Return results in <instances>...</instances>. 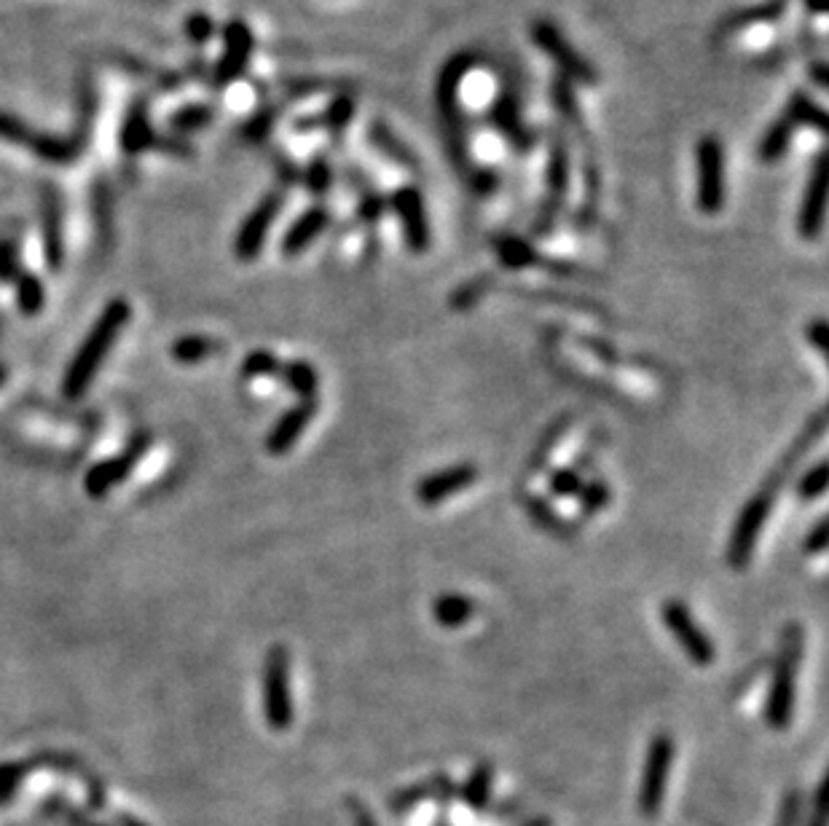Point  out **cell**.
<instances>
[{"label": "cell", "mask_w": 829, "mask_h": 826, "mask_svg": "<svg viewBox=\"0 0 829 826\" xmlns=\"http://www.w3.org/2000/svg\"><path fill=\"white\" fill-rule=\"evenodd\" d=\"M572 185V153L566 145L564 134L553 132L551 143H547V162H545V196H542V207L538 215V234H547L556 228V221L564 210L566 196H570Z\"/></svg>", "instance_id": "7"}, {"label": "cell", "mask_w": 829, "mask_h": 826, "mask_svg": "<svg viewBox=\"0 0 829 826\" xmlns=\"http://www.w3.org/2000/svg\"><path fill=\"white\" fill-rule=\"evenodd\" d=\"M387 207H390L395 217L400 221V232H403L406 247L411 249L413 255H424L432 245V228L422 191H419L417 185H400V188H395L390 198H387Z\"/></svg>", "instance_id": "11"}, {"label": "cell", "mask_w": 829, "mask_h": 826, "mask_svg": "<svg viewBox=\"0 0 829 826\" xmlns=\"http://www.w3.org/2000/svg\"><path fill=\"white\" fill-rule=\"evenodd\" d=\"M475 614V604L473 599L462 593H443L432 601V620L440 625V629H462L473 620Z\"/></svg>", "instance_id": "25"}, {"label": "cell", "mask_w": 829, "mask_h": 826, "mask_svg": "<svg viewBox=\"0 0 829 826\" xmlns=\"http://www.w3.org/2000/svg\"><path fill=\"white\" fill-rule=\"evenodd\" d=\"M215 349H218V344L209 341V338L186 336V338H181V341H175V347H172V357H175L177 363L194 365V363H202L204 357L213 355Z\"/></svg>", "instance_id": "36"}, {"label": "cell", "mask_w": 829, "mask_h": 826, "mask_svg": "<svg viewBox=\"0 0 829 826\" xmlns=\"http://www.w3.org/2000/svg\"><path fill=\"white\" fill-rule=\"evenodd\" d=\"M0 140L35 153L41 162H49V164L75 162V156L81 153V145H84L75 137H51V134L38 132L30 124H24L22 119L11 116V113H3V111H0Z\"/></svg>", "instance_id": "9"}, {"label": "cell", "mask_w": 829, "mask_h": 826, "mask_svg": "<svg viewBox=\"0 0 829 826\" xmlns=\"http://www.w3.org/2000/svg\"><path fill=\"white\" fill-rule=\"evenodd\" d=\"M802 3H806V11H811L816 17L827 14V0H802Z\"/></svg>", "instance_id": "52"}, {"label": "cell", "mask_w": 829, "mask_h": 826, "mask_svg": "<svg viewBox=\"0 0 829 826\" xmlns=\"http://www.w3.org/2000/svg\"><path fill=\"white\" fill-rule=\"evenodd\" d=\"M784 111L789 113L797 121V126H806V130H813L819 134L827 132V111L825 105H821L819 100L813 98V94L802 92V89H795L792 98H789L787 108Z\"/></svg>", "instance_id": "27"}, {"label": "cell", "mask_w": 829, "mask_h": 826, "mask_svg": "<svg viewBox=\"0 0 829 826\" xmlns=\"http://www.w3.org/2000/svg\"><path fill=\"white\" fill-rule=\"evenodd\" d=\"M3 379H6V374H3V368H0V384H3Z\"/></svg>", "instance_id": "54"}, {"label": "cell", "mask_w": 829, "mask_h": 826, "mask_svg": "<svg viewBox=\"0 0 829 826\" xmlns=\"http://www.w3.org/2000/svg\"><path fill=\"white\" fill-rule=\"evenodd\" d=\"M285 194L283 191H269L258 204L250 210V215L242 221L237 236H234V255L239 261H255L266 245L274 221L283 213Z\"/></svg>", "instance_id": "15"}, {"label": "cell", "mask_w": 829, "mask_h": 826, "mask_svg": "<svg viewBox=\"0 0 829 826\" xmlns=\"http://www.w3.org/2000/svg\"><path fill=\"white\" fill-rule=\"evenodd\" d=\"M695 207L700 215H719L728 202V162L717 134H704L695 143Z\"/></svg>", "instance_id": "5"}, {"label": "cell", "mask_w": 829, "mask_h": 826, "mask_svg": "<svg viewBox=\"0 0 829 826\" xmlns=\"http://www.w3.org/2000/svg\"><path fill=\"white\" fill-rule=\"evenodd\" d=\"M357 213H360L366 223H379L381 215L387 213V198L376 194V191H366V194L360 196V202H357Z\"/></svg>", "instance_id": "43"}, {"label": "cell", "mask_w": 829, "mask_h": 826, "mask_svg": "<svg viewBox=\"0 0 829 826\" xmlns=\"http://www.w3.org/2000/svg\"><path fill=\"white\" fill-rule=\"evenodd\" d=\"M827 537H829V521H827V516H821L819 521L813 523V529L806 534V540H802V553H808V555L825 553Z\"/></svg>", "instance_id": "44"}, {"label": "cell", "mask_w": 829, "mask_h": 826, "mask_svg": "<svg viewBox=\"0 0 829 826\" xmlns=\"http://www.w3.org/2000/svg\"><path fill=\"white\" fill-rule=\"evenodd\" d=\"M213 33H215V24L207 14H191L186 19V35L194 43H207L209 38H213Z\"/></svg>", "instance_id": "46"}, {"label": "cell", "mask_w": 829, "mask_h": 826, "mask_svg": "<svg viewBox=\"0 0 829 826\" xmlns=\"http://www.w3.org/2000/svg\"><path fill=\"white\" fill-rule=\"evenodd\" d=\"M808 341L813 344V349L819 351V355H827V323L825 319H813L811 325H808Z\"/></svg>", "instance_id": "49"}, {"label": "cell", "mask_w": 829, "mask_h": 826, "mask_svg": "<svg viewBox=\"0 0 829 826\" xmlns=\"http://www.w3.org/2000/svg\"><path fill=\"white\" fill-rule=\"evenodd\" d=\"M661 618H663V623H666L668 633L674 636V642H677L682 650H685V655L690 657V663L704 665V669L714 663V657H717L714 642L706 636L704 629L695 623L693 612L687 610L685 601H679V599L666 601V604L661 606Z\"/></svg>", "instance_id": "14"}, {"label": "cell", "mask_w": 829, "mask_h": 826, "mask_svg": "<svg viewBox=\"0 0 829 826\" xmlns=\"http://www.w3.org/2000/svg\"><path fill=\"white\" fill-rule=\"evenodd\" d=\"M255 49V38L250 24L234 19L223 30V54L215 65V86L223 89L228 83L239 81L245 75L247 65H250V57Z\"/></svg>", "instance_id": "16"}, {"label": "cell", "mask_w": 829, "mask_h": 826, "mask_svg": "<svg viewBox=\"0 0 829 826\" xmlns=\"http://www.w3.org/2000/svg\"><path fill=\"white\" fill-rule=\"evenodd\" d=\"M330 223V210L325 204H315V207L304 210L296 221L290 223V228L283 236V255L285 258H298L306 253L315 239H320Z\"/></svg>", "instance_id": "21"}, {"label": "cell", "mask_w": 829, "mask_h": 826, "mask_svg": "<svg viewBox=\"0 0 829 826\" xmlns=\"http://www.w3.org/2000/svg\"><path fill=\"white\" fill-rule=\"evenodd\" d=\"M487 121L515 153H532L538 145V134L526 124L524 108H521L519 94L513 89L505 86L497 92L487 111Z\"/></svg>", "instance_id": "12"}, {"label": "cell", "mask_w": 829, "mask_h": 826, "mask_svg": "<svg viewBox=\"0 0 829 826\" xmlns=\"http://www.w3.org/2000/svg\"><path fill=\"white\" fill-rule=\"evenodd\" d=\"M806 826H827V778L821 781L819 789H816L813 799V813L808 816Z\"/></svg>", "instance_id": "47"}, {"label": "cell", "mask_w": 829, "mask_h": 826, "mask_svg": "<svg viewBox=\"0 0 829 826\" xmlns=\"http://www.w3.org/2000/svg\"><path fill=\"white\" fill-rule=\"evenodd\" d=\"M781 11H784V0H770V3L755 6V9H749V11H738L736 17L728 19L725 28H728L730 33H736V30H741L751 22H776V19L781 17Z\"/></svg>", "instance_id": "37"}, {"label": "cell", "mask_w": 829, "mask_h": 826, "mask_svg": "<svg viewBox=\"0 0 829 826\" xmlns=\"http://www.w3.org/2000/svg\"><path fill=\"white\" fill-rule=\"evenodd\" d=\"M355 113H357V100L352 98V94H336V98L325 105V111L320 113V116H317L315 126H323V130H328L330 134L339 137V134L347 132V126L355 121Z\"/></svg>", "instance_id": "30"}, {"label": "cell", "mask_w": 829, "mask_h": 826, "mask_svg": "<svg viewBox=\"0 0 829 826\" xmlns=\"http://www.w3.org/2000/svg\"><path fill=\"white\" fill-rule=\"evenodd\" d=\"M279 379L285 381V387H288L290 392L301 397V400H315L317 389H320V376H317V370L306 360L283 363Z\"/></svg>", "instance_id": "29"}, {"label": "cell", "mask_w": 829, "mask_h": 826, "mask_svg": "<svg viewBox=\"0 0 829 826\" xmlns=\"http://www.w3.org/2000/svg\"><path fill=\"white\" fill-rule=\"evenodd\" d=\"M317 408H320L317 397L315 400H298L296 406L288 408V411L279 416L277 425L272 427L269 438H266V451L274 453V457H285L298 443V438L309 427V421L315 419Z\"/></svg>", "instance_id": "20"}, {"label": "cell", "mask_w": 829, "mask_h": 826, "mask_svg": "<svg viewBox=\"0 0 829 826\" xmlns=\"http://www.w3.org/2000/svg\"><path fill=\"white\" fill-rule=\"evenodd\" d=\"M577 499L583 516H596L610 504V486L602 483V480H591V483H583Z\"/></svg>", "instance_id": "38"}, {"label": "cell", "mask_w": 829, "mask_h": 826, "mask_svg": "<svg viewBox=\"0 0 829 826\" xmlns=\"http://www.w3.org/2000/svg\"><path fill=\"white\" fill-rule=\"evenodd\" d=\"M209 121H213V111L204 105H191V108H183V111H177L175 116H172V130L177 132H194V130H202V126H207Z\"/></svg>", "instance_id": "41"}, {"label": "cell", "mask_w": 829, "mask_h": 826, "mask_svg": "<svg viewBox=\"0 0 829 826\" xmlns=\"http://www.w3.org/2000/svg\"><path fill=\"white\" fill-rule=\"evenodd\" d=\"M43 213V253H47V264L51 272H60L62 258H65V247H62V215L60 204H57L54 194L43 196L41 204Z\"/></svg>", "instance_id": "24"}, {"label": "cell", "mask_w": 829, "mask_h": 826, "mask_svg": "<svg viewBox=\"0 0 829 826\" xmlns=\"http://www.w3.org/2000/svg\"><path fill=\"white\" fill-rule=\"evenodd\" d=\"M551 102L553 108H556V113L561 119L566 121V124L572 126V130L583 134V108H580V100L575 94V83H570L566 79H561V75H556L551 83Z\"/></svg>", "instance_id": "28"}, {"label": "cell", "mask_w": 829, "mask_h": 826, "mask_svg": "<svg viewBox=\"0 0 829 826\" xmlns=\"http://www.w3.org/2000/svg\"><path fill=\"white\" fill-rule=\"evenodd\" d=\"M547 489H551V494L556 499H572L583 489V478H580V472L572 470V467H561V470L553 472L551 480H547Z\"/></svg>", "instance_id": "39"}, {"label": "cell", "mask_w": 829, "mask_h": 826, "mask_svg": "<svg viewBox=\"0 0 829 826\" xmlns=\"http://www.w3.org/2000/svg\"><path fill=\"white\" fill-rule=\"evenodd\" d=\"M149 446H151V438L143 432L132 440V446L126 448L121 457L111 459V462H105V465H94L86 476V494L94 499L105 497L113 486L121 483V480L135 470V465L143 459V453L149 451Z\"/></svg>", "instance_id": "18"}, {"label": "cell", "mask_w": 829, "mask_h": 826, "mask_svg": "<svg viewBox=\"0 0 829 826\" xmlns=\"http://www.w3.org/2000/svg\"><path fill=\"white\" fill-rule=\"evenodd\" d=\"M153 143H156V134H153L149 111L137 102L130 111V116H126L124 126H121V149H124V153H130V156H137V153L149 151Z\"/></svg>", "instance_id": "26"}, {"label": "cell", "mask_w": 829, "mask_h": 826, "mask_svg": "<svg viewBox=\"0 0 829 826\" xmlns=\"http://www.w3.org/2000/svg\"><path fill=\"white\" fill-rule=\"evenodd\" d=\"M674 762V738L668 733H655L649 741L647 759H644L642 786H639V813L644 818H655L666 797L668 773Z\"/></svg>", "instance_id": "10"}, {"label": "cell", "mask_w": 829, "mask_h": 826, "mask_svg": "<svg viewBox=\"0 0 829 826\" xmlns=\"http://www.w3.org/2000/svg\"><path fill=\"white\" fill-rule=\"evenodd\" d=\"M808 70H811V79L816 81V86H819L821 92H827V89H829V68H827V62L825 60L813 62V65L808 68Z\"/></svg>", "instance_id": "50"}, {"label": "cell", "mask_w": 829, "mask_h": 826, "mask_svg": "<svg viewBox=\"0 0 829 826\" xmlns=\"http://www.w3.org/2000/svg\"><path fill=\"white\" fill-rule=\"evenodd\" d=\"M279 370H283V363L269 349H255L242 363V374L247 379H272V376H279Z\"/></svg>", "instance_id": "34"}, {"label": "cell", "mask_w": 829, "mask_h": 826, "mask_svg": "<svg viewBox=\"0 0 829 826\" xmlns=\"http://www.w3.org/2000/svg\"><path fill=\"white\" fill-rule=\"evenodd\" d=\"M478 68V54L473 51H454L449 60L438 70L436 81V108L443 130V143L449 151L451 164L462 177H468L475 170L473 151H470V132L468 116L462 105V86L464 79Z\"/></svg>", "instance_id": "2"}, {"label": "cell", "mask_w": 829, "mask_h": 826, "mask_svg": "<svg viewBox=\"0 0 829 826\" xmlns=\"http://www.w3.org/2000/svg\"><path fill=\"white\" fill-rule=\"evenodd\" d=\"M827 151L816 153L811 170H808L806 188H802L800 207H797V234L806 242H816L825 232V217H827Z\"/></svg>", "instance_id": "13"}, {"label": "cell", "mask_w": 829, "mask_h": 826, "mask_svg": "<svg viewBox=\"0 0 829 826\" xmlns=\"http://www.w3.org/2000/svg\"><path fill=\"white\" fill-rule=\"evenodd\" d=\"M802 657V629L789 623L781 633L779 661H776L774 679H770L768 703H765V722L776 733L792 727L795 701H797V665Z\"/></svg>", "instance_id": "4"}, {"label": "cell", "mask_w": 829, "mask_h": 826, "mask_svg": "<svg viewBox=\"0 0 829 826\" xmlns=\"http://www.w3.org/2000/svg\"><path fill=\"white\" fill-rule=\"evenodd\" d=\"M349 808H352L355 826H376V824H373V818H371V813L366 810V805L357 803V799H352V803H349Z\"/></svg>", "instance_id": "51"}, {"label": "cell", "mask_w": 829, "mask_h": 826, "mask_svg": "<svg viewBox=\"0 0 829 826\" xmlns=\"http://www.w3.org/2000/svg\"><path fill=\"white\" fill-rule=\"evenodd\" d=\"M825 427H827V416L825 411H819L811 421H808L806 430L797 435V440L792 443V448H789V453H784L779 467H776V470L763 480V486L755 491V497H751L749 502L741 508V512H738L736 523H733V531H730V542H728V563L736 569V572L749 569L751 555H755L757 542H760L763 527H765V521H768L770 510H774V502H776V497H779L784 480L792 476L795 465L800 462V459L806 457L816 443H819V438L825 435Z\"/></svg>", "instance_id": "1"}, {"label": "cell", "mask_w": 829, "mask_h": 826, "mask_svg": "<svg viewBox=\"0 0 829 826\" xmlns=\"http://www.w3.org/2000/svg\"><path fill=\"white\" fill-rule=\"evenodd\" d=\"M797 130H800L797 121L789 116L787 111H781L779 116L770 121L768 130L763 132L760 143H757V162L765 166L779 164L781 159L789 153V149H792Z\"/></svg>", "instance_id": "22"}, {"label": "cell", "mask_w": 829, "mask_h": 826, "mask_svg": "<svg viewBox=\"0 0 829 826\" xmlns=\"http://www.w3.org/2000/svg\"><path fill=\"white\" fill-rule=\"evenodd\" d=\"M526 510L532 512L534 521H538L542 529L553 531V534H570V527H566L564 518L556 516V510H553L551 504H547V502H542L540 497H532V499H529Z\"/></svg>", "instance_id": "40"}, {"label": "cell", "mask_w": 829, "mask_h": 826, "mask_svg": "<svg viewBox=\"0 0 829 826\" xmlns=\"http://www.w3.org/2000/svg\"><path fill=\"white\" fill-rule=\"evenodd\" d=\"M130 323V304L126 300H111L102 312V317L94 323V328L89 330L86 341L81 344L79 355L70 363L65 381H62V392L68 400H79L86 392L89 384L94 381V374L100 370V365L105 363L108 351L116 344L119 333L124 330V325Z\"/></svg>", "instance_id": "3"}, {"label": "cell", "mask_w": 829, "mask_h": 826, "mask_svg": "<svg viewBox=\"0 0 829 826\" xmlns=\"http://www.w3.org/2000/svg\"><path fill=\"white\" fill-rule=\"evenodd\" d=\"M368 143H371V149L376 153H381L387 162L400 166V170L419 172V159L413 156V151L395 134V130L385 119H373L371 124H368Z\"/></svg>", "instance_id": "23"}, {"label": "cell", "mask_w": 829, "mask_h": 826, "mask_svg": "<svg viewBox=\"0 0 829 826\" xmlns=\"http://www.w3.org/2000/svg\"><path fill=\"white\" fill-rule=\"evenodd\" d=\"M293 695H290V655L283 644H274L266 652L264 663V716L272 730H288L293 725Z\"/></svg>", "instance_id": "8"}, {"label": "cell", "mask_w": 829, "mask_h": 826, "mask_svg": "<svg viewBox=\"0 0 829 826\" xmlns=\"http://www.w3.org/2000/svg\"><path fill=\"white\" fill-rule=\"evenodd\" d=\"M19 255L14 242H0V282H14L19 277Z\"/></svg>", "instance_id": "45"}, {"label": "cell", "mask_w": 829, "mask_h": 826, "mask_svg": "<svg viewBox=\"0 0 829 826\" xmlns=\"http://www.w3.org/2000/svg\"><path fill=\"white\" fill-rule=\"evenodd\" d=\"M529 35H532L534 47L556 65L561 79H566L570 83H583V86H596V68L572 47V41L564 35V30H561L556 22H551V19H538V22L529 28Z\"/></svg>", "instance_id": "6"}, {"label": "cell", "mask_w": 829, "mask_h": 826, "mask_svg": "<svg viewBox=\"0 0 829 826\" xmlns=\"http://www.w3.org/2000/svg\"><path fill=\"white\" fill-rule=\"evenodd\" d=\"M797 813H800V794H797V792L784 794L779 826H795L797 824Z\"/></svg>", "instance_id": "48"}, {"label": "cell", "mask_w": 829, "mask_h": 826, "mask_svg": "<svg viewBox=\"0 0 829 826\" xmlns=\"http://www.w3.org/2000/svg\"><path fill=\"white\" fill-rule=\"evenodd\" d=\"M491 789H494V767L478 765L473 773H470L468 781L462 786V799L464 805H470L473 810H483L491 799Z\"/></svg>", "instance_id": "31"}, {"label": "cell", "mask_w": 829, "mask_h": 826, "mask_svg": "<svg viewBox=\"0 0 829 826\" xmlns=\"http://www.w3.org/2000/svg\"><path fill=\"white\" fill-rule=\"evenodd\" d=\"M827 483V459H819V462L808 467V472H802V478L797 480V497H800L802 502H813V499L825 497Z\"/></svg>", "instance_id": "35"}, {"label": "cell", "mask_w": 829, "mask_h": 826, "mask_svg": "<svg viewBox=\"0 0 829 826\" xmlns=\"http://www.w3.org/2000/svg\"><path fill=\"white\" fill-rule=\"evenodd\" d=\"M475 480H478L475 465L459 462V465L443 467V470L432 472V476L419 480L417 499H419V504H424V508H436V504L446 502V499L459 494V491L470 489Z\"/></svg>", "instance_id": "17"}, {"label": "cell", "mask_w": 829, "mask_h": 826, "mask_svg": "<svg viewBox=\"0 0 829 826\" xmlns=\"http://www.w3.org/2000/svg\"><path fill=\"white\" fill-rule=\"evenodd\" d=\"M464 183H468L470 188H473V194H478V196H491L497 188H500V175H497V172L491 170V166L475 164V170L470 172L468 177H464Z\"/></svg>", "instance_id": "42"}, {"label": "cell", "mask_w": 829, "mask_h": 826, "mask_svg": "<svg viewBox=\"0 0 829 826\" xmlns=\"http://www.w3.org/2000/svg\"><path fill=\"white\" fill-rule=\"evenodd\" d=\"M494 253L502 266L508 268H547L553 274H575V266L564 264V261H547L532 242L521 239V236L505 234L494 239Z\"/></svg>", "instance_id": "19"}, {"label": "cell", "mask_w": 829, "mask_h": 826, "mask_svg": "<svg viewBox=\"0 0 829 826\" xmlns=\"http://www.w3.org/2000/svg\"><path fill=\"white\" fill-rule=\"evenodd\" d=\"M43 300H47V293H43V282L35 277V274H19L17 277V304L22 309L24 317H35L41 315Z\"/></svg>", "instance_id": "32"}, {"label": "cell", "mask_w": 829, "mask_h": 826, "mask_svg": "<svg viewBox=\"0 0 829 826\" xmlns=\"http://www.w3.org/2000/svg\"><path fill=\"white\" fill-rule=\"evenodd\" d=\"M301 183L311 196L328 194L330 185H334V166H330V162L323 153L309 159V164H306V170L301 172Z\"/></svg>", "instance_id": "33"}, {"label": "cell", "mask_w": 829, "mask_h": 826, "mask_svg": "<svg viewBox=\"0 0 829 826\" xmlns=\"http://www.w3.org/2000/svg\"><path fill=\"white\" fill-rule=\"evenodd\" d=\"M524 826H553V824L547 822V818H534V822H529V824H524Z\"/></svg>", "instance_id": "53"}]
</instances>
